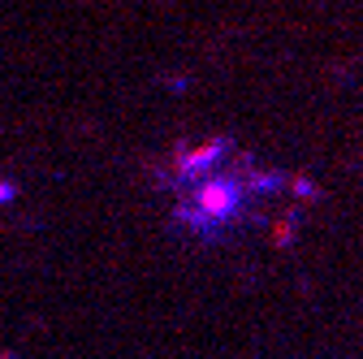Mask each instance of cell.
I'll return each mask as SVG.
<instances>
[{
	"label": "cell",
	"mask_w": 363,
	"mask_h": 359,
	"mask_svg": "<svg viewBox=\"0 0 363 359\" xmlns=\"http://www.w3.org/2000/svg\"><path fill=\"white\" fill-rule=\"evenodd\" d=\"M173 187L177 216L195 234H225L255 212V199L272 182L230 143H199L173 156Z\"/></svg>",
	"instance_id": "6da1fadb"
}]
</instances>
